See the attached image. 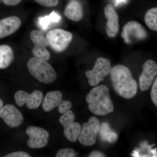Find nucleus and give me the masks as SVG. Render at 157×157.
<instances>
[{
	"label": "nucleus",
	"mask_w": 157,
	"mask_h": 157,
	"mask_svg": "<svg viewBox=\"0 0 157 157\" xmlns=\"http://www.w3.org/2000/svg\"><path fill=\"white\" fill-rule=\"evenodd\" d=\"M5 5L7 6H15L18 5L22 0H2Z\"/></svg>",
	"instance_id": "26"
},
{
	"label": "nucleus",
	"mask_w": 157,
	"mask_h": 157,
	"mask_svg": "<svg viewBox=\"0 0 157 157\" xmlns=\"http://www.w3.org/2000/svg\"><path fill=\"white\" fill-rule=\"evenodd\" d=\"M65 17L74 21H80L84 15L81 3L76 0H72L67 5L63 12Z\"/></svg>",
	"instance_id": "17"
},
{
	"label": "nucleus",
	"mask_w": 157,
	"mask_h": 157,
	"mask_svg": "<svg viewBox=\"0 0 157 157\" xmlns=\"http://www.w3.org/2000/svg\"><path fill=\"white\" fill-rule=\"evenodd\" d=\"M21 25V20L17 16H10L0 20V39L14 33Z\"/></svg>",
	"instance_id": "16"
},
{
	"label": "nucleus",
	"mask_w": 157,
	"mask_h": 157,
	"mask_svg": "<svg viewBox=\"0 0 157 157\" xmlns=\"http://www.w3.org/2000/svg\"><path fill=\"white\" fill-rule=\"evenodd\" d=\"M144 21L149 29L157 32V7L151 8L147 11Z\"/></svg>",
	"instance_id": "21"
},
{
	"label": "nucleus",
	"mask_w": 157,
	"mask_h": 157,
	"mask_svg": "<svg viewBox=\"0 0 157 157\" xmlns=\"http://www.w3.org/2000/svg\"><path fill=\"white\" fill-rule=\"evenodd\" d=\"M41 6L46 7H56L59 4V0H35Z\"/></svg>",
	"instance_id": "24"
},
{
	"label": "nucleus",
	"mask_w": 157,
	"mask_h": 157,
	"mask_svg": "<svg viewBox=\"0 0 157 157\" xmlns=\"http://www.w3.org/2000/svg\"><path fill=\"white\" fill-rule=\"evenodd\" d=\"M3 104H4V103H3V101L0 99V109L3 107Z\"/></svg>",
	"instance_id": "28"
},
{
	"label": "nucleus",
	"mask_w": 157,
	"mask_h": 157,
	"mask_svg": "<svg viewBox=\"0 0 157 157\" xmlns=\"http://www.w3.org/2000/svg\"><path fill=\"white\" fill-rule=\"evenodd\" d=\"M1 0H0V2H1Z\"/></svg>",
	"instance_id": "30"
},
{
	"label": "nucleus",
	"mask_w": 157,
	"mask_h": 157,
	"mask_svg": "<svg viewBox=\"0 0 157 157\" xmlns=\"http://www.w3.org/2000/svg\"><path fill=\"white\" fill-rule=\"evenodd\" d=\"M86 100L90 111L94 115L105 116L114 110L109 88L104 85L93 88L86 96Z\"/></svg>",
	"instance_id": "2"
},
{
	"label": "nucleus",
	"mask_w": 157,
	"mask_h": 157,
	"mask_svg": "<svg viewBox=\"0 0 157 157\" xmlns=\"http://www.w3.org/2000/svg\"><path fill=\"white\" fill-rule=\"evenodd\" d=\"M99 135L102 141L113 143L117 140L118 136L112 131L109 125L106 122L103 123L100 126Z\"/></svg>",
	"instance_id": "20"
},
{
	"label": "nucleus",
	"mask_w": 157,
	"mask_h": 157,
	"mask_svg": "<svg viewBox=\"0 0 157 157\" xmlns=\"http://www.w3.org/2000/svg\"><path fill=\"white\" fill-rule=\"evenodd\" d=\"M61 19L59 14L55 11H52L49 15L38 18V26L42 30H47L52 25L59 23Z\"/></svg>",
	"instance_id": "19"
},
{
	"label": "nucleus",
	"mask_w": 157,
	"mask_h": 157,
	"mask_svg": "<svg viewBox=\"0 0 157 157\" xmlns=\"http://www.w3.org/2000/svg\"><path fill=\"white\" fill-rule=\"evenodd\" d=\"M151 98L152 102L157 107V77L152 85L151 91Z\"/></svg>",
	"instance_id": "23"
},
{
	"label": "nucleus",
	"mask_w": 157,
	"mask_h": 157,
	"mask_svg": "<svg viewBox=\"0 0 157 157\" xmlns=\"http://www.w3.org/2000/svg\"><path fill=\"white\" fill-rule=\"evenodd\" d=\"M77 156V154L74 149L72 148H63L59 150L57 152L56 157H75Z\"/></svg>",
	"instance_id": "22"
},
{
	"label": "nucleus",
	"mask_w": 157,
	"mask_h": 157,
	"mask_svg": "<svg viewBox=\"0 0 157 157\" xmlns=\"http://www.w3.org/2000/svg\"><path fill=\"white\" fill-rule=\"evenodd\" d=\"M100 126L98 118L95 117H90L87 122L82 124L78 137L79 143L86 146H90L95 144Z\"/></svg>",
	"instance_id": "6"
},
{
	"label": "nucleus",
	"mask_w": 157,
	"mask_h": 157,
	"mask_svg": "<svg viewBox=\"0 0 157 157\" xmlns=\"http://www.w3.org/2000/svg\"><path fill=\"white\" fill-rule=\"evenodd\" d=\"M26 132L29 137L27 144L30 148H41L48 144L49 134L43 128L31 126L27 128Z\"/></svg>",
	"instance_id": "11"
},
{
	"label": "nucleus",
	"mask_w": 157,
	"mask_h": 157,
	"mask_svg": "<svg viewBox=\"0 0 157 157\" xmlns=\"http://www.w3.org/2000/svg\"><path fill=\"white\" fill-rule=\"evenodd\" d=\"M5 157H30V155L26 152L19 151L14 152L7 155Z\"/></svg>",
	"instance_id": "25"
},
{
	"label": "nucleus",
	"mask_w": 157,
	"mask_h": 157,
	"mask_svg": "<svg viewBox=\"0 0 157 157\" xmlns=\"http://www.w3.org/2000/svg\"><path fill=\"white\" fill-rule=\"evenodd\" d=\"M15 103L18 107H22L25 104L29 109H36L42 103L43 93L38 90H34L31 94L23 90H19L14 96Z\"/></svg>",
	"instance_id": "12"
},
{
	"label": "nucleus",
	"mask_w": 157,
	"mask_h": 157,
	"mask_svg": "<svg viewBox=\"0 0 157 157\" xmlns=\"http://www.w3.org/2000/svg\"><path fill=\"white\" fill-rule=\"evenodd\" d=\"M104 15L107 21L105 30L109 38H115L119 30V16L117 12L112 4H108L104 8Z\"/></svg>",
	"instance_id": "15"
},
{
	"label": "nucleus",
	"mask_w": 157,
	"mask_h": 157,
	"mask_svg": "<svg viewBox=\"0 0 157 157\" xmlns=\"http://www.w3.org/2000/svg\"><path fill=\"white\" fill-rule=\"evenodd\" d=\"M121 36L126 43L131 44L144 40L147 38L148 34L140 23L130 21L123 27Z\"/></svg>",
	"instance_id": "8"
},
{
	"label": "nucleus",
	"mask_w": 157,
	"mask_h": 157,
	"mask_svg": "<svg viewBox=\"0 0 157 157\" xmlns=\"http://www.w3.org/2000/svg\"><path fill=\"white\" fill-rule=\"evenodd\" d=\"M30 37L34 45L32 49V53L34 56L46 61L50 59V53L46 48L49 45L42 31L38 30L32 31Z\"/></svg>",
	"instance_id": "10"
},
{
	"label": "nucleus",
	"mask_w": 157,
	"mask_h": 157,
	"mask_svg": "<svg viewBox=\"0 0 157 157\" xmlns=\"http://www.w3.org/2000/svg\"><path fill=\"white\" fill-rule=\"evenodd\" d=\"M0 117L11 128L20 126L24 121L21 113L14 105L6 104L0 109Z\"/></svg>",
	"instance_id": "14"
},
{
	"label": "nucleus",
	"mask_w": 157,
	"mask_h": 157,
	"mask_svg": "<svg viewBox=\"0 0 157 157\" xmlns=\"http://www.w3.org/2000/svg\"><path fill=\"white\" fill-rule=\"evenodd\" d=\"M112 67L108 59L99 57L96 60L92 70H87L85 75L88 79L89 84L92 86H98L111 72Z\"/></svg>",
	"instance_id": "5"
},
{
	"label": "nucleus",
	"mask_w": 157,
	"mask_h": 157,
	"mask_svg": "<svg viewBox=\"0 0 157 157\" xmlns=\"http://www.w3.org/2000/svg\"><path fill=\"white\" fill-rule=\"evenodd\" d=\"M125 0H116L117 3H120L122 2H124Z\"/></svg>",
	"instance_id": "29"
},
{
	"label": "nucleus",
	"mask_w": 157,
	"mask_h": 157,
	"mask_svg": "<svg viewBox=\"0 0 157 157\" xmlns=\"http://www.w3.org/2000/svg\"><path fill=\"white\" fill-rule=\"evenodd\" d=\"M42 107L43 110L47 112L58 107L59 112L63 114L71 109L72 104L70 101L63 100L60 91L55 90L46 94L42 102Z\"/></svg>",
	"instance_id": "7"
},
{
	"label": "nucleus",
	"mask_w": 157,
	"mask_h": 157,
	"mask_svg": "<svg viewBox=\"0 0 157 157\" xmlns=\"http://www.w3.org/2000/svg\"><path fill=\"white\" fill-rule=\"evenodd\" d=\"M27 67L31 75L40 82L49 84L56 80L55 70L46 61L34 57L29 60Z\"/></svg>",
	"instance_id": "3"
},
{
	"label": "nucleus",
	"mask_w": 157,
	"mask_h": 157,
	"mask_svg": "<svg viewBox=\"0 0 157 157\" xmlns=\"http://www.w3.org/2000/svg\"><path fill=\"white\" fill-rule=\"evenodd\" d=\"M109 75L112 87L118 95L127 99H132L136 95L137 82L127 67L116 65L112 68Z\"/></svg>",
	"instance_id": "1"
},
{
	"label": "nucleus",
	"mask_w": 157,
	"mask_h": 157,
	"mask_svg": "<svg viewBox=\"0 0 157 157\" xmlns=\"http://www.w3.org/2000/svg\"><path fill=\"white\" fill-rule=\"evenodd\" d=\"M75 119V115L70 109L63 113L59 120L63 127L65 137L71 142L77 141L81 129V125L74 122Z\"/></svg>",
	"instance_id": "9"
},
{
	"label": "nucleus",
	"mask_w": 157,
	"mask_h": 157,
	"mask_svg": "<svg viewBox=\"0 0 157 157\" xmlns=\"http://www.w3.org/2000/svg\"><path fill=\"white\" fill-rule=\"evenodd\" d=\"M45 37L51 48L57 53H61L72 42L73 35L69 31L56 29L48 31Z\"/></svg>",
	"instance_id": "4"
},
{
	"label": "nucleus",
	"mask_w": 157,
	"mask_h": 157,
	"mask_svg": "<svg viewBox=\"0 0 157 157\" xmlns=\"http://www.w3.org/2000/svg\"><path fill=\"white\" fill-rule=\"evenodd\" d=\"M14 59V52L10 46L6 45H0V69L8 67Z\"/></svg>",
	"instance_id": "18"
},
{
	"label": "nucleus",
	"mask_w": 157,
	"mask_h": 157,
	"mask_svg": "<svg viewBox=\"0 0 157 157\" xmlns=\"http://www.w3.org/2000/svg\"><path fill=\"white\" fill-rule=\"evenodd\" d=\"M71 1H72V0H71Z\"/></svg>",
	"instance_id": "31"
},
{
	"label": "nucleus",
	"mask_w": 157,
	"mask_h": 157,
	"mask_svg": "<svg viewBox=\"0 0 157 157\" xmlns=\"http://www.w3.org/2000/svg\"><path fill=\"white\" fill-rule=\"evenodd\" d=\"M88 157H104L106 155L103 153L98 151H94L92 152Z\"/></svg>",
	"instance_id": "27"
},
{
	"label": "nucleus",
	"mask_w": 157,
	"mask_h": 157,
	"mask_svg": "<svg viewBox=\"0 0 157 157\" xmlns=\"http://www.w3.org/2000/svg\"><path fill=\"white\" fill-rule=\"evenodd\" d=\"M157 75V63L151 59L144 62L142 72L139 76V87L142 91L148 90Z\"/></svg>",
	"instance_id": "13"
}]
</instances>
